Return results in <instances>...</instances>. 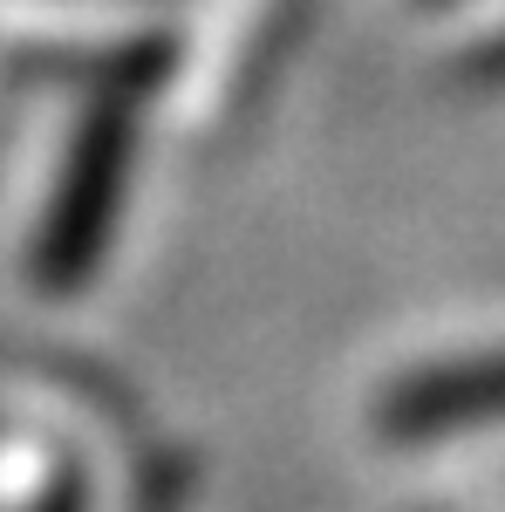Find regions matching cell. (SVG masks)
I'll use <instances>...</instances> for the list:
<instances>
[{"instance_id": "cell-2", "label": "cell", "mask_w": 505, "mask_h": 512, "mask_svg": "<svg viewBox=\"0 0 505 512\" xmlns=\"http://www.w3.org/2000/svg\"><path fill=\"white\" fill-rule=\"evenodd\" d=\"M499 69H505V55H499Z\"/></svg>"}, {"instance_id": "cell-1", "label": "cell", "mask_w": 505, "mask_h": 512, "mask_svg": "<svg viewBox=\"0 0 505 512\" xmlns=\"http://www.w3.org/2000/svg\"><path fill=\"white\" fill-rule=\"evenodd\" d=\"M117 151H123V123H96L89 130V144H82L76 158V192H69V205H62V219H55V253L62 260H76L82 246H89V219L110 205V185H117Z\"/></svg>"}]
</instances>
